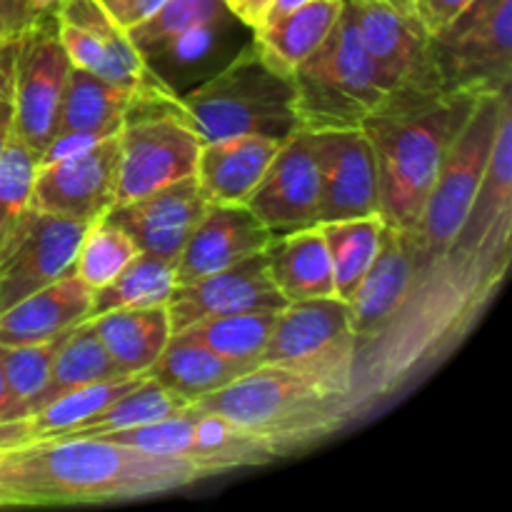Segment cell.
<instances>
[{
    "label": "cell",
    "mask_w": 512,
    "mask_h": 512,
    "mask_svg": "<svg viewBox=\"0 0 512 512\" xmlns=\"http://www.w3.org/2000/svg\"><path fill=\"white\" fill-rule=\"evenodd\" d=\"M5 413H8V383H5L3 345H0V423H3V420H5Z\"/></svg>",
    "instance_id": "cell-45"
},
{
    "label": "cell",
    "mask_w": 512,
    "mask_h": 512,
    "mask_svg": "<svg viewBox=\"0 0 512 512\" xmlns=\"http://www.w3.org/2000/svg\"><path fill=\"white\" fill-rule=\"evenodd\" d=\"M430 55L443 90L503 93L512 80V0H473L440 33Z\"/></svg>",
    "instance_id": "cell-10"
},
{
    "label": "cell",
    "mask_w": 512,
    "mask_h": 512,
    "mask_svg": "<svg viewBox=\"0 0 512 512\" xmlns=\"http://www.w3.org/2000/svg\"><path fill=\"white\" fill-rule=\"evenodd\" d=\"M70 68L73 63L60 43L58 23L50 8L18 35L15 50L13 135L38 155V163L53 140Z\"/></svg>",
    "instance_id": "cell-12"
},
{
    "label": "cell",
    "mask_w": 512,
    "mask_h": 512,
    "mask_svg": "<svg viewBox=\"0 0 512 512\" xmlns=\"http://www.w3.org/2000/svg\"><path fill=\"white\" fill-rule=\"evenodd\" d=\"M38 155L20 138L10 135L0 155V255L33 210V180Z\"/></svg>",
    "instance_id": "cell-37"
},
{
    "label": "cell",
    "mask_w": 512,
    "mask_h": 512,
    "mask_svg": "<svg viewBox=\"0 0 512 512\" xmlns=\"http://www.w3.org/2000/svg\"><path fill=\"white\" fill-rule=\"evenodd\" d=\"M305 3H308V0H273L268 8V13H265L263 25H270V23H275V20L285 18V15H290L293 10H298L300 5H305ZM263 25H260V28H263Z\"/></svg>",
    "instance_id": "cell-44"
},
{
    "label": "cell",
    "mask_w": 512,
    "mask_h": 512,
    "mask_svg": "<svg viewBox=\"0 0 512 512\" xmlns=\"http://www.w3.org/2000/svg\"><path fill=\"white\" fill-rule=\"evenodd\" d=\"M208 478L198 465L98 438L8 448L0 423V508L100 505L175 493Z\"/></svg>",
    "instance_id": "cell-2"
},
{
    "label": "cell",
    "mask_w": 512,
    "mask_h": 512,
    "mask_svg": "<svg viewBox=\"0 0 512 512\" xmlns=\"http://www.w3.org/2000/svg\"><path fill=\"white\" fill-rule=\"evenodd\" d=\"M298 130L360 128L388 100V88L365 53L348 3L315 53L290 78Z\"/></svg>",
    "instance_id": "cell-5"
},
{
    "label": "cell",
    "mask_w": 512,
    "mask_h": 512,
    "mask_svg": "<svg viewBox=\"0 0 512 512\" xmlns=\"http://www.w3.org/2000/svg\"><path fill=\"white\" fill-rule=\"evenodd\" d=\"M15 50L18 38L0 43V155L13 135V85H15Z\"/></svg>",
    "instance_id": "cell-39"
},
{
    "label": "cell",
    "mask_w": 512,
    "mask_h": 512,
    "mask_svg": "<svg viewBox=\"0 0 512 512\" xmlns=\"http://www.w3.org/2000/svg\"><path fill=\"white\" fill-rule=\"evenodd\" d=\"M3 40H5V38H0V43H3Z\"/></svg>",
    "instance_id": "cell-48"
},
{
    "label": "cell",
    "mask_w": 512,
    "mask_h": 512,
    "mask_svg": "<svg viewBox=\"0 0 512 512\" xmlns=\"http://www.w3.org/2000/svg\"><path fill=\"white\" fill-rule=\"evenodd\" d=\"M138 253L140 248L135 240L120 225L108 218L95 220L85 228L83 240H80L73 273L90 290H98L110 283Z\"/></svg>",
    "instance_id": "cell-38"
},
{
    "label": "cell",
    "mask_w": 512,
    "mask_h": 512,
    "mask_svg": "<svg viewBox=\"0 0 512 512\" xmlns=\"http://www.w3.org/2000/svg\"><path fill=\"white\" fill-rule=\"evenodd\" d=\"M510 98V90L478 95L468 120L445 153L420 220L405 233L413 248V280L423 275L458 235L485 178L500 115Z\"/></svg>",
    "instance_id": "cell-7"
},
{
    "label": "cell",
    "mask_w": 512,
    "mask_h": 512,
    "mask_svg": "<svg viewBox=\"0 0 512 512\" xmlns=\"http://www.w3.org/2000/svg\"><path fill=\"white\" fill-rule=\"evenodd\" d=\"M260 365L298 370L345 400L355 365V333L348 303L338 295H325L285 305L278 310Z\"/></svg>",
    "instance_id": "cell-9"
},
{
    "label": "cell",
    "mask_w": 512,
    "mask_h": 512,
    "mask_svg": "<svg viewBox=\"0 0 512 512\" xmlns=\"http://www.w3.org/2000/svg\"><path fill=\"white\" fill-rule=\"evenodd\" d=\"M73 330L43 340V343L3 348V373L5 383H8V413H5L3 423L28 415L30 403L38 398L45 380H48L55 355H58V350L63 348V343L70 338Z\"/></svg>",
    "instance_id": "cell-36"
},
{
    "label": "cell",
    "mask_w": 512,
    "mask_h": 512,
    "mask_svg": "<svg viewBox=\"0 0 512 512\" xmlns=\"http://www.w3.org/2000/svg\"><path fill=\"white\" fill-rule=\"evenodd\" d=\"M413 283V248L403 230L385 225L373 265L348 300L355 350L390 323Z\"/></svg>",
    "instance_id": "cell-23"
},
{
    "label": "cell",
    "mask_w": 512,
    "mask_h": 512,
    "mask_svg": "<svg viewBox=\"0 0 512 512\" xmlns=\"http://www.w3.org/2000/svg\"><path fill=\"white\" fill-rule=\"evenodd\" d=\"M173 288L175 263L158 255L138 253L110 283L93 290L90 318L118 308H148V305L168 303Z\"/></svg>",
    "instance_id": "cell-34"
},
{
    "label": "cell",
    "mask_w": 512,
    "mask_h": 512,
    "mask_svg": "<svg viewBox=\"0 0 512 512\" xmlns=\"http://www.w3.org/2000/svg\"><path fill=\"white\" fill-rule=\"evenodd\" d=\"M178 105L203 145L233 135L288 140L298 130L293 83L273 73L253 45L198 88L178 95Z\"/></svg>",
    "instance_id": "cell-6"
},
{
    "label": "cell",
    "mask_w": 512,
    "mask_h": 512,
    "mask_svg": "<svg viewBox=\"0 0 512 512\" xmlns=\"http://www.w3.org/2000/svg\"><path fill=\"white\" fill-rule=\"evenodd\" d=\"M115 378H125V375L120 373V368L113 363L108 350L103 348L93 325L85 320V323H80L78 328L70 333V338L65 340L63 348L58 350L48 380H45L38 398L30 403L28 415H35L38 410H43L45 405L53 403L55 398L70 393V390H78L85 388V385L103 383V380ZM28 415H25V418H28Z\"/></svg>",
    "instance_id": "cell-31"
},
{
    "label": "cell",
    "mask_w": 512,
    "mask_h": 512,
    "mask_svg": "<svg viewBox=\"0 0 512 512\" xmlns=\"http://www.w3.org/2000/svg\"><path fill=\"white\" fill-rule=\"evenodd\" d=\"M53 15L75 68L123 85H145L155 78L148 60L100 0H55Z\"/></svg>",
    "instance_id": "cell-16"
},
{
    "label": "cell",
    "mask_w": 512,
    "mask_h": 512,
    "mask_svg": "<svg viewBox=\"0 0 512 512\" xmlns=\"http://www.w3.org/2000/svg\"><path fill=\"white\" fill-rule=\"evenodd\" d=\"M190 400L180 398L173 390L163 388L158 380L145 375L135 388L115 398L113 403L105 405L90 418L80 420V423L70 425V428L55 433L50 440H83V438H103L108 433H118V430L138 428V425L155 423V420L170 418L178 415L180 410L190 408Z\"/></svg>",
    "instance_id": "cell-30"
},
{
    "label": "cell",
    "mask_w": 512,
    "mask_h": 512,
    "mask_svg": "<svg viewBox=\"0 0 512 512\" xmlns=\"http://www.w3.org/2000/svg\"><path fill=\"white\" fill-rule=\"evenodd\" d=\"M223 3L228 13H233L250 30H255L263 25V18L273 0H223Z\"/></svg>",
    "instance_id": "cell-43"
},
{
    "label": "cell",
    "mask_w": 512,
    "mask_h": 512,
    "mask_svg": "<svg viewBox=\"0 0 512 512\" xmlns=\"http://www.w3.org/2000/svg\"><path fill=\"white\" fill-rule=\"evenodd\" d=\"M208 205L210 200L203 195L195 175H190L143 198L115 205L105 218L120 225L135 240L140 253L175 263Z\"/></svg>",
    "instance_id": "cell-21"
},
{
    "label": "cell",
    "mask_w": 512,
    "mask_h": 512,
    "mask_svg": "<svg viewBox=\"0 0 512 512\" xmlns=\"http://www.w3.org/2000/svg\"><path fill=\"white\" fill-rule=\"evenodd\" d=\"M118 143L115 205L130 203L195 175L203 145L180 113L178 95L160 78L135 95L118 133Z\"/></svg>",
    "instance_id": "cell-8"
},
{
    "label": "cell",
    "mask_w": 512,
    "mask_h": 512,
    "mask_svg": "<svg viewBox=\"0 0 512 512\" xmlns=\"http://www.w3.org/2000/svg\"><path fill=\"white\" fill-rule=\"evenodd\" d=\"M473 0H410V10L418 15L430 35L440 33L445 25L453 23Z\"/></svg>",
    "instance_id": "cell-41"
},
{
    "label": "cell",
    "mask_w": 512,
    "mask_h": 512,
    "mask_svg": "<svg viewBox=\"0 0 512 512\" xmlns=\"http://www.w3.org/2000/svg\"><path fill=\"white\" fill-rule=\"evenodd\" d=\"M478 95H390L363 120L378 165V215L388 228L410 233L420 220L445 153L468 120Z\"/></svg>",
    "instance_id": "cell-3"
},
{
    "label": "cell",
    "mask_w": 512,
    "mask_h": 512,
    "mask_svg": "<svg viewBox=\"0 0 512 512\" xmlns=\"http://www.w3.org/2000/svg\"><path fill=\"white\" fill-rule=\"evenodd\" d=\"M275 318H278V310L218 315V318L198 320V323L188 325V328L175 335L198 340V343L208 345L210 350L233 360V363L258 368L270 333H273Z\"/></svg>",
    "instance_id": "cell-33"
},
{
    "label": "cell",
    "mask_w": 512,
    "mask_h": 512,
    "mask_svg": "<svg viewBox=\"0 0 512 512\" xmlns=\"http://www.w3.org/2000/svg\"><path fill=\"white\" fill-rule=\"evenodd\" d=\"M193 405L253 433L273 450L275 458L345 425L338 395L310 375L283 365H258Z\"/></svg>",
    "instance_id": "cell-4"
},
{
    "label": "cell",
    "mask_w": 512,
    "mask_h": 512,
    "mask_svg": "<svg viewBox=\"0 0 512 512\" xmlns=\"http://www.w3.org/2000/svg\"><path fill=\"white\" fill-rule=\"evenodd\" d=\"M145 85L113 83V80H105L100 75H93L73 65L68 73L63 98H60L53 140H50L48 150H45L38 165L60 158V155L75 153V150L85 148L95 140L118 135L135 95Z\"/></svg>",
    "instance_id": "cell-20"
},
{
    "label": "cell",
    "mask_w": 512,
    "mask_h": 512,
    "mask_svg": "<svg viewBox=\"0 0 512 512\" xmlns=\"http://www.w3.org/2000/svg\"><path fill=\"white\" fill-rule=\"evenodd\" d=\"M283 140L233 135L200 145L195 180L210 203H245L273 163Z\"/></svg>",
    "instance_id": "cell-25"
},
{
    "label": "cell",
    "mask_w": 512,
    "mask_h": 512,
    "mask_svg": "<svg viewBox=\"0 0 512 512\" xmlns=\"http://www.w3.org/2000/svg\"><path fill=\"white\" fill-rule=\"evenodd\" d=\"M313 135L318 158V223L378 215V165L363 128L320 130Z\"/></svg>",
    "instance_id": "cell-17"
},
{
    "label": "cell",
    "mask_w": 512,
    "mask_h": 512,
    "mask_svg": "<svg viewBox=\"0 0 512 512\" xmlns=\"http://www.w3.org/2000/svg\"><path fill=\"white\" fill-rule=\"evenodd\" d=\"M345 0H308L285 18L253 30V48L273 73L293 78L298 65L318 50L343 13Z\"/></svg>",
    "instance_id": "cell-28"
},
{
    "label": "cell",
    "mask_w": 512,
    "mask_h": 512,
    "mask_svg": "<svg viewBox=\"0 0 512 512\" xmlns=\"http://www.w3.org/2000/svg\"><path fill=\"white\" fill-rule=\"evenodd\" d=\"M118 135L95 140L75 153L38 165L33 180V208L90 225L115 205L118 190Z\"/></svg>",
    "instance_id": "cell-14"
},
{
    "label": "cell",
    "mask_w": 512,
    "mask_h": 512,
    "mask_svg": "<svg viewBox=\"0 0 512 512\" xmlns=\"http://www.w3.org/2000/svg\"><path fill=\"white\" fill-rule=\"evenodd\" d=\"M390 3H398V5H408L410 0H390Z\"/></svg>",
    "instance_id": "cell-46"
},
{
    "label": "cell",
    "mask_w": 512,
    "mask_h": 512,
    "mask_svg": "<svg viewBox=\"0 0 512 512\" xmlns=\"http://www.w3.org/2000/svg\"><path fill=\"white\" fill-rule=\"evenodd\" d=\"M85 228L80 220L30 210L0 255V313L73 273Z\"/></svg>",
    "instance_id": "cell-15"
},
{
    "label": "cell",
    "mask_w": 512,
    "mask_h": 512,
    "mask_svg": "<svg viewBox=\"0 0 512 512\" xmlns=\"http://www.w3.org/2000/svg\"><path fill=\"white\" fill-rule=\"evenodd\" d=\"M98 440L143 450L160 458L188 460L198 465L208 478L275 460L273 450L260 443L253 433L230 423L223 415L200 410L198 405H190L178 415L155 420V423L108 433Z\"/></svg>",
    "instance_id": "cell-11"
},
{
    "label": "cell",
    "mask_w": 512,
    "mask_h": 512,
    "mask_svg": "<svg viewBox=\"0 0 512 512\" xmlns=\"http://www.w3.org/2000/svg\"><path fill=\"white\" fill-rule=\"evenodd\" d=\"M263 255L275 288L288 303L335 295L333 265L318 225L273 233Z\"/></svg>",
    "instance_id": "cell-26"
},
{
    "label": "cell",
    "mask_w": 512,
    "mask_h": 512,
    "mask_svg": "<svg viewBox=\"0 0 512 512\" xmlns=\"http://www.w3.org/2000/svg\"><path fill=\"white\" fill-rule=\"evenodd\" d=\"M123 375H145L170 340L165 303L148 308H118L88 320Z\"/></svg>",
    "instance_id": "cell-27"
},
{
    "label": "cell",
    "mask_w": 512,
    "mask_h": 512,
    "mask_svg": "<svg viewBox=\"0 0 512 512\" xmlns=\"http://www.w3.org/2000/svg\"><path fill=\"white\" fill-rule=\"evenodd\" d=\"M358 23L365 53L378 68L390 95L443 93L433 55L430 33L410 5L390 0H345Z\"/></svg>",
    "instance_id": "cell-13"
},
{
    "label": "cell",
    "mask_w": 512,
    "mask_h": 512,
    "mask_svg": "<svg viewBox=\"0 0 512 512\" xmlns=\"http://www.w3.org/2000/svg\"><path fill=\"white\" fill-rule=\"evenodd\" d=\"M245 205L270 233L318 225V158L313 133L295 130L283 140Z\"/></svg>",
    "instance_id": "cell-19"
},
{
    "label": "cell",
    "mask_w": 512,
    "mask_h": 512,
    "mask_svg": "<svg viewBox=\"0 0 512 512\" xmlns=\"http://www.w3.org/2000/svg\"><path fill=\"white\" fill-rule=\"evenodd\" d=\"M285 305L288 300L275 288L260 250L218 273L175 285L165 308H168L170 333L175 335L205 318L250 313V310H283Z\"/></svg>",
    "instance_id": "cell-18"
},
{
    "label": "cell",
    "mask_w": 512,
    "mask_h": 512,
    "mask_svg": "<svg viewBox=\"0 0 512 512\" xmlns=\"http://www.w3.org/2000/svg\"><path fill=\"white\" fill-rule=\"evenodd\" d=\"M225 18H228V8L223 0H165L148 20L128 30V35L140 55L150 63L190 30L225 23Z\"/></svg>",
    "instance_id": "cell-35"
},
{
    "label": "cell",
    "mask_w": 512,
    "mask_h": 512,
    "mask_svg": "<svg viewBox=\"0 0 512 512\" xmlns=\"http://www.w3.org/2000/svg\"><path fill=\"white\" fill-rule=\"evenodd\" d=\"M318 228L328 245L335 295L348 303L378 255L385 223L380 215H368V218L318 223Z\"/></svg>",
    "instance_id": "cell-32"
},
{
    "label": "cell",
    "mask_w": 512,
    "mask_h": 512,
    "mask_svg": "<svg viewBox=\"0 0 512 512\" xmlns=\"http://www.w3.org/2000/svg\"><path fill=\"white\" fill-rule=\"evenodd\" d=\"M90 305L93 290L75 273L63 275L0 313V345L15 348L68 333L90 318Z\"/></svg>",
    "instance_id": "cell-24"
},
{
    "label": "cell",
    "mask_w": 512,
    "mask_h": 512,
    "mask_svg": "<svg viewBox=\"0 0 512 512\" xmlns=\"http://www.w3.org/2000/svg\"><path fill=\"white\" fill-rule=\"evenodd\" d=\"M103 8L108 10L110 18L120 25V28L128 33L135 25H140L143 20H148L165 0H100Z\"/></svg>",
    "instance_id": "cell-42"
},
{
    "label": "cell",
    "mask_w": 512,
    "mask_h": 512,
    "mask_svg": "<svg viewBox=\"0 0 512 512\" xmlns=\"http://www.w3.org/2000/svg\"><path fill=\"white\" fill-rule=\"evenodd\" d=\"M45 3H48V5H53V3H55V0H45Z\"/></svg>",
    "instance_id": "cell-47"
},
{
    "label": "cell",
    "mask_w": 512,
    "mask_h": 512,
    "mask_svg": "<svg viewBox=\"0 0 512 512\" xmlns=\"http://www.w3.org/2000/svg\"><path fill=\"white\" fill-rule=\"evenodd\" d=\"M512 258V98L500 115L478 195L443 255L410 283L390 323L355 350L345 425L413 383L475 325Z\"/></svg>",
    "instance_id": "cell-1"
},
{
    "label": "cell",
    "mask_w": 512,
    "mask_h": 512,
    "mask_svg": "<svg viewBox=\"0 0 512 512\" xmlns=\"http://www.w3.org/2000/svg\"><path fill=\"white\" fill-rule=\"evenodd\" d=\"M248 370L253 368L223 358L198 340L170 335L165 350L145 375L178 393L180 398L198 403L200 398L218 393Z\"/></svg>",
    "instance_id": "cell-29"
},
{
    "label": "cell",
    "mask_w": 512,
    "mask_h": 512,
    "mask_svg": "<svg viewBox=\"0 0 512 512\" xmlns=\"http://www.w3.org/2000/svg\"><path fill=\"white\" fill-rule=\"evenodd\" d=\"M45 0H0V38L10 40L23 35L45 10H50Z\"/></svg>",
    "instance_id": "cell-40"
},
{
    "label": "cell",
    "mask_w": 512,
    "mask_h": 512,
    "mask_svg": "<svg viewBox=\"0 0 512 512\" xmlns=\"http://www.w3.org/2000/svg\"><path fill=\"white\" fill-rule=\"evenodd\" d=\"M270 235L245 203H210L175 260V285L218 273L260 253Z\"/></svg>",
    "instance_id": "cell-22"
}]
</instances>
